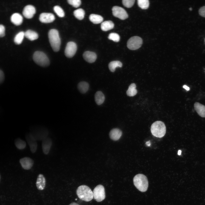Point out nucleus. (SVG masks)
<instances>
[{
  "label": "nucleus",
  "mask_w": 205,
  "mask_h": 205,
  "mask_svg": "<svg viewBox=\"0 0 205 205\" xmlns=\"http://www.w3.org/2000/svg\"><path fill=\"white\" fill-rule=\"evenodd\" d=\"M108 38L109 39L116 42H119L120 39V37L119 35L115 33H111L110 34Z\"/></svg>",
  "instance_id": "nucleus-33"
},
{
  "label": "nucleus",
  "mask_w": 205,
  "mask_h": 205,
  "mask_svg": "<svg viewBox=\"0 0 205 205\" xmlns=\"http://www.w3.org/2000/svg\"><path fill=\"white\" fill-rule=\"evenodd\" d=\"M24 36V33L23 31H21L17 33L15 36L14 38V42L17 45L21 44Z\"/></svg>",
  "instance_id": "nucleus-30"
},
{
  "label": "nucleus",
  "mask_w": 205,
  "mask_h": 205,
  "mask_svg": "<svg viewBox=\"0 0 205 205\" xmlns=\"http://www.w3.org/2000/svg\"><path fill=\"white\" fill-rule=\"evenodd\" d=\"M135 1L134 0H123L122 1V3L125 7L129 8L133 6Z\"/></svg>",
  "instance_id": "nucleus-35"
},
{
  "label": "nucleus",
  "mask_w": 205,
  "mask_h": 205,
  "mask_svg": "<svg viewBox=\"0 0 205 205\" xmlns=\"http://www.w3.org/2000/svg\"><path fill=\"white\" fill-rule=\"evenodd\" d=\"M36 12V9L33 6L28 5L24 8L22 14L24 17L26 19H30L33 17Z\"/></svg>",
  "instance_id": "nucleus-12"
},
{
  "label": "nucleus",
  "mask_w": 205,
  "mask_h": 205,
  "mask_svg": "<svg viewBox=\"0 0 205 205\" xmlns=\"http://www.w3.org/2000/svg\"><path fill=\"white\" fill-rule=\"evenodd\" d=\"M30 133L36 140H42L47 137L48 130L43 127L37 128L32 130Z\"/></svg>",
  "instance_id": "nucleus-6"
},
{
  "label": "nucleus",
  "mask_w": 205,
  "mask_h": 205,
  "mask_svg": "<svg viewBox=\"0 0 205 205\" xmlns=\"http://www.w3.org/2000/svg\"><path fill=\"white\" fill-rule=\"evenodd\" d=\"M195 110L198 114L202 117H205V106L198 102L194 104Z\"/></svg>",
  "instance_id": "nucleus-19"
},
{
  "label": "nucleus",
  "mask_w": 205,
  "mask_h": 205,
  "mask_svg": "<svg viewBox=\"0 0 205 205\" xmlns=\"http://www.w3.org/2000/svg\"><path fill=\"white\" fill-rule=\"evenodd\" d=\"M90 21L94 24H98L101 22L103 20V18L101 15L91 14L89 17Z\"/></svg>",
  "instance_id": "nucleus-24"
},
{
  "label": "nucleus",
  "mask_w": 205,
  "mask_h": 205,
  "mask_svg": "<svg viewBox=\"0 0 205 205\" xmlns=\"http://www.w3.org/2000/svg\"><path fill=\"white\" fill-rule=\"evenodd\" d=\"M181 150H179L178 152V154L179 155H180L181 154Z\"/></svg>",
  "instance_id": "nucleus-42"
},
{
  "label": "nucleus",
  "mask_w": 205,
  "mask_h": 205,
  "mask_svg": "<svg viewBox=\"0 0 205 205\" xmlns=\"http://www.w3.org/2000/svg\"><path fill=\"white\" fill-rule=\"evenodd\" d=\"M122 65V63L118 61H114L110 62L109 63L108 66L110 71L112 72H114L116 67H121Z\"/></svg>",
  "instance_id": "nucleus-26"
},
{
  "label": "nucleus",
  "mask_w": 205,
  "mask_h": 205,
  "mask_svg": "<svg viewBox=\"0 0 205 205\" xmlns=\"http://www.w3.org/2000/svg\"><path fill=\"white\" fill-rule=\"evenodd\" d=\"M4 73L0 69V84H2L5 79Z\"/></svg>",
  "instance_id": "nucleus-38"
},
{
  "label": "nucleus",
  "mask_w": 205,
  "mask_h": 205,
  "mask_svg": "<svg viewBox=\"0 0 205 205\" xmlns=\"http://www.w3.org/2000/svg\"><path fill=\"white\" fill-rule=\"evenodd\" d=\"M114 26L113 22L110 20L105 21L103 22L101 25V30L106 31L113 29Z\"/></svg>",
  "instance_id": "nucleus-22"
},
{
  "label": "nucleus",
  "mask_w": 205,
  "mask_h": 205,
  "mask_svg": "<svg viewBox=\"0 0 205 205\" xmlns=\"http://www.w3.org/2000/svg\"><path fill=\"white\" fill-rule=\"evenodd\" d=\"M67 1L69 4L75 8L78 7L81 4L80 0H68Z\"/></svg>",
  "instance_id": "nucleus-34"
},
{
  "label": "nucleus",
  "mask_w": 205,
  "mask_h": 205,
  "mask_svg": "<svg viewBox=\"0 0 205 205\" xmlns=\"http://www.w3.org/2000/svg\"><path fill=\"white\" fill-rule=\"evenodd\" d=\"M46 181L44 175L39 174L37 178L36 185L38 189L39 190H44L46 186Z\"/></svg>",
  "instance_id": "nucleus-17"
},
{
  "label": "nucleus",
  "mask_w": 205,
  "mask_h": 205,
  "mask_svg": "<svg viewBox=\"0 0 205 205\" xmlns=\"http://www.w3.org/2000/svg\"><path fill=\"white\" fill-rule=\"evenodd\" d=\"M133 183L136 187L142 192L146 191L148 186V182L146 177L139 174L135 175L133 178Z\"/></svg>",
  "instance_id": "nucleus-3"
},
{
  "label": "nucleus",
  "mask_w": 205,
  "mask_h": 205,
  "mask_svg": "<svg viewBox=\"0 0 205 205\" xmlns=\"http://www.w3.org/2000/svg\"><path fill=\"white\" fill-rule=\"evenodd\" d=\"M52 145V140L49 137H47L42 140V149L44 154L47 155L49 153Z\"/></svg>",
  "instance_id": "nucleus-15"
},
{
  "label": "nucleus",
  "mask_w": 205,
  "mask_h": 205,
  "mask_svg": "<svg viewBox=\"0 0 205 205\" xmlns=\"http://www.w3.org/2000/svg\"><path fill=\"white\" fill-rule=\"evenodd\" d=\"M54 12L57 15L60 17H63L65 16L64 11L62 8L60 6L56 5L53 8Z\"/></svg>",
  "instance_id": "nucleus-32"
},
{
  "label": "nucleus",
  "mask_w": 205,
  "mask_h": 205,
  "mask_svg": "<svg viewBox=\"0 0 205 205\" xmlns=\"http://www.w3.org/2000/svg\"><path fill=\"white\" fill-rule=\"evenodd\" d=\"M55 19L53 14L51 13H43L40 15L39 20L42 22L45 23L53 22Z\"/></svg>",
  "instance_id": "nucleus-13"
},
{
  "label": "nucleus",
  "mask_w": 205,
  "mask_h": 205,
  "mask_svg": "<svg viewBox=\"0 0 205 205\" xmlns=\"http://www.w3.org/2000/svg\"><path fill=\"white\" fill-rule=\"evenodd\" d=\"M10 19L11 22L17 26L21 25L22 22L23 20L22 16L18 13L13 14L11 16Z\"/></svg>",
  "instance_id": "nucleus-18"
},
{
  "label": "nucleus",
  "mask_w": 205,
  "mask_h": 205,
  "mask_svg": "<svg viewBox=\"0 0 205 205\" xmlns=\"http://www.w3.org/2000/svg\"><path fill=\"white\" fill-rule=\"evenodd\" d=\"M69 205H79L78 204L75 202H73L71 203V204H70Z\"/></svg>",
  "instance_id": "nucleus-40"
},
{
  "label": "nucleus",
  "mask_w": 205,
  "mask_h": 205,
  "mask_svg": "<svg viewBox=\"0 0 205 205\" xmlns=\"http://www.w3.org/2000/svg\"><path fill=\"white\" fill-rule=\"evenodd\" d=\"M77 87L81 93H85L88 90L89 85L87 82L81 81L78 84Z\"/></svg>",
  "instance_id": "nucleus-25"
},
{
  "label": "nucleus",
  "mask_w": 205,
  "mask_h": 205,
  "mask_svg": "<svg viewBox=\"0 0 205 205\" xmlns=\"http://www.w3.org/2000/svg\"><path fill=\"white\" fill-rule=\"evenodd\" d=\"M138 4L141 8L142 9H147L149 6V2L148 0H138Z\"/></svg>",
  "instance_id": "nucleus-31"
},
{
  "label": "nucleus",
  "mask_w": 205,
  "mask_h": 205,
  "mask_svg": "<svg viewBox=\"0 0 205 205\" xmlns=\"http://www.w3.org/2000/svg\"><path fill=\"white\" fill-rule=\"evenodd\" d=\"M76 194L81 200L89 202L93 198V191L87 186L83 185L79 186L76 190Z\"/></svg>",
  "instance_id": "nucleus-2"
},
{
  "label": "nucleus",
  "mask_w": 205,
  "mask_h": 205,
  "mask_svg": "<svg viewBox=\"0 0 205 205\" xmlns=\"http://www.w3.org/2000/svg\"><path fill=\"white\" fill-rule=\"evenodd\" d=\"M198 12L200 15L205 17V6L200 7L199 10Z\"/></svg>",
  "instance_id": "nucleus-37"
},
{
  "label": "nucleus",
  "mask_w": 205,
  "mask_h": 205,
  "mask_svg": "<svg viewBox=\"0 0 205 205\" xmlns=\"http://www.w3.org/2000/svg\"><path fill=\"white\" fill-rule=\"evenodd\" d=\"M146 144L147 146H149L151 144L150 141H149L147 142L146 143Z\"/></svg>",
  "instance_id": "nucleus-41"
},
{
  "label": "nucleus",
  "mask_w": 205,
  "mask_h": 205,
  "mask_svg": "<svg viewBox=\"0 0 205 205\" xmlns=\"http://www.w3.org/2000/svg\"><path fill=\"white\" fill-rule=\"evenodd\" d=\"M183 87L187 91H189L190 90L189 87L185 85H184L183 86Z\"/></svg>",
  "instance_id": "nucleus-39"
},
{
  "label": "nucleus",
  "mask_w": 205,
  "mask_h": 205,
  "mask_svg": "<svg viewBox=\"0 0 205 205\" xmlns=\"http://www.w3.org/2000/svg\"><path fill=\"white\" fill-rule=\"evenodd\" d=\"M93 193L94 198L97 202H101L105 198V189L102 185L96 186L93 189Z\"/></svg>",
  "instance_id": "nucleus-8"
},
{
  "label": "nucleus",
  "mask_w": 205,
  "mask_h": 205,
  "mask_svg": "<svg viewBox=\"0 0 205 205\" xmlns=\"http://www.w3.org/2000/svg\"><path fill=\"white\" fill-rule=\"evenodd\" d=\"M122 132L118 128H114L112 129L109 133L110 138L113 140H118L121 137Z\"/></svg>",
  "instance_id": "nucleus-20"
},
{
  "label": "nucleus",
  "mask_w": 205,
  "mask_h": 205,
  "mask_svg": "<svg viewBox=\"0 0 205 205\" xmlns=\"http://www.w3.org/2000/svg\"><path fill=\"white\" fill-rule=\"evenodd\" d=\"M33 59L36 64L42 67H47L50 63L49 60L47 55L41 51L35 52L33 55Z\"/></svg>",
  "instance_id": "nucleus-5"
},
{
  "label": "nucleus",
  "mask_w": 205,
  "mask_h": 205,
  "mask_svg": "<svg viewBox=\"0 0 205 205\" xmlns=\"http://www.w3.org/2000/svg\"><path fill=\"white\" fill-rule=\"evenodd\" d=\"M84 59L89 63H92L96 60L97 56L95 52L90 51L85 52L83 54Z\"/></svg>",
  "instance_id": "nucleus-16"
},
{
  "label": "nucleus",
  "mask_w": 205,
  "mask_h": 205,
  "mask_svg": "<svg viewBox=\"0 0 205 205\" xmlns=\"http://www.w3.org/2000/svg\"><path fill=\"white\" fill-rule=\"evenodd\" d=\"M113 15L119 19L124 20L128 17V14L124 9L118 6H114L112 9Z\"/></svg>",
  "instance_id": "nucleus-9"
},
{
  "label": "nucleus",
  "mask_w": 205,
  "mask_h": 205,
  "mask_svg": "<svg viewBox=\"0 0 205 205\" xmlns=\"http://www.w3.org/2000/svg\"><path fill=\"white\" fill-rule=\"evenodd\" d=\"M26 140L29 145L30 150L32 153H35L37 148V144L36 140L29 133L26 134Z\"/></svg>",
  "instance_id": "nucleus-11"
},
{
  "label": "nucleus",
  "mask_w": 205,
  "mask_h": 205,
  "mask_svg": "<svg viewBox=\"0 0 205 205\" xmlns=\"http://www.w3.org/2000/svg\"><path fill=\"white\" fill-rule=\"evenodd\" d=\"M73 15L75 17L79 20H82L83 19L85 15V11L81 8L78 9L73 12Z\"/></svg>",
  "instance_id": "nucleus-28"
},
{
  "label": "nucleus",
  "mask_w": 205,
  "mask_h": 205,
  "mask_svg": "<svg viewBox=\"0 0 205 205\" xmlns=\"http://www.w3.org/2000/svg\"><path fill=\"white\" fill-rule=\"evenodd\" d=\"M5 28L2 24H0V37H2L5 36Z\"/></svg>",
  "instance_id": "nucleus-36"
},
{
  "label": "nucleus",
  "mask_w": 205,
  "mask_h": 205,
  "mask_svg": "<svg viewBox=\"0 0 205 205\" xmlns=\"http://www.w3.org/2000/svg\"><path fill=\"white\" fill-rule=\"evenodd\" d=\"M15 143L16 147L19 149H24L26 146V142L19 138L15 140Z\"/></svg>",
  "instance_id": "nucleus-29"
},
{
  "label": "nucleus",
  "mask_w": 205,
  "mask_h": 205,
  "mask_svg": "<svg viewBox=\"0 0 205 205\" xmlns=\"http://www.w3.org/2000/svg\"><path fill=\"white\" fill-rule=\"evenodd\" d=\"M151 131L154 136L161 138L164 136L166 132V127L164 123L160 121L153 123L151 127Z\"/></svg>",
  "instance_id": "nucleus-4"
},
{
  "label": "nucleus",
  "mask_w": 205,
  "mask_h": 205,
  "mask_svg": "<svg viewBox=\"0 0 205 205\" xmlns=\"http://www.w3.org/2000/svg\"><path fill=\"white\" fill-rule=\"evenodd\" d=\"M24 33V36L31 41H33L37 39L38 37V33L32 30H28Z\"/></svg>",
  "instance_id": "nucleus-21"
},
{
  "label": "nucleus",
  "mask_w": 205,
  "mask_h": 205,
  "mask_svg": "<svg viewBox=\"0 0 205 205\" xmlns=\"http://www.w3.org/2000/svg\"><path fill=\"white\" fill-rule=\"evenodd\" d=\"M142 43L143 40L141 38L138 36H134L128 41L127 47L130 50H136L141 47Z\"/></svg>",
  "instance_id": "nucleus-7"
},
{
  "label": "nucleus",
  "mask_w": 205,
  "mask_h": 205,
  "mask_svg": "<svg viewBox=\"0 0 205 205\" xmlns=\"http://www.w3.org/2000/svg\"><path fill=\"white\" fill-rule=\"evenodd\" d=\"M49 42L53 50L55 52L59 51L61 42L59 32L56 29L50 30L48 33Z\"/></svg>",
  "instance_id": "nucleus-1"
},
{
  "label": "nucleus",
  "mask_w": 205,
  "mask_h": 205,
  "mask_svg": "<svg viewBox=\"0 0 205 205\" xmlns=\"http://www.w3.org/2000/svg\"><path fill=\"white\" fill-rule=\"evenodd\" d=\"M95 101L96 104L100 105L103 103L105 100L104 95L100 91H97L95 95Z\"/></svg>",
  "instance_id": "nucleus-23"
},
{
  "label": "nucleus",
  "mask_w": 205,
  "mask_h": 205,
  "mask_svg": "<svg viewBox=\"0 0 205 205\" xmlns=\"http://www.w3.org/2000/svg\"><path fill=\"white\" fill-rule=\"evenodd\" d=\"M77 49L76 44L73 42H69L66 45L65 50V54L68 58H71L75 54Z\"/></svg>",
  "instance_id": "nucleus-10"
},
{
  "label": "nucleus",
  "mask_w": 205,
  "mask_h": 205,
  "mask_svg": "<svg viewBox=\"0 0 205 205\" xmlns=\"http://www.w3.org/2000/svg\"></svg>",
  "instance_id": "nucleus-44"
},
{
  "label": "nucleus",
  "mask_w": 205,
  "mask_h": 205,
  "mask_svg": "<svg viewBox=\"0 0 205 205\" xmlns=\"http://www.w3.org/2000/svg\"><path fill=\"white\" fill-rule=\"evenodd\" d=\"M136 86L134 83L131 84L129 87L126 91V94L129 96L132 97L136 95L137 93V90L136 89Z\"/></svg>",
  "instance_id": "nucleus-27"
},
{
  "label": "nucleus",
  "mask_w": 205,
  "mask_h": 205,
  "mask_svg": "<svg viewBox=\"0 0 205 205\" xmlns=\"http://www.w3.org/2000/svg\"><path fill=\"white\" fill-rule=\"evenodd\" d=\"M189 9L190 11H191V10H192V8L191 7H190V8Z\"/></svg>",
  "instance_id": "nucleus-43"
},
{
  "label": "nucleus",
  "mask_w": 205,
  "mask_h": 205,
  "mask_svg": "<svg viewBox=\"0 0 205 205\" xmlns=\"http://www.w3.org/2000/svg\"><path fill=\"white\" fill-rule=\"evenodd\" d=\"M22 167L25 170H29L32 167L34 162L32 159L28 157H25L21 158L19 161Z\"/></svg>",
  "instance_id": "nucleus-14"
}]
</instances>
